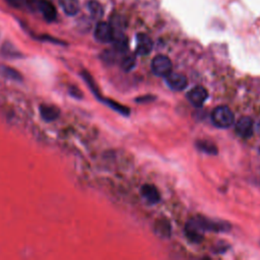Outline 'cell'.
I'll return each mask as SVG.
<instances>
[{
	"label": "cell",
	"instance_id": "1",
	"mask_svg": "<svg viewBox=\"0 0 260 260\" xmlns=\"http://www.w3.org/2000/svg\"><path fill=\"white\" fill-rule=\"evenodd\" d=\"M212 120L215 126L220 128H228L234 123V114L227 106L215 108L212 114Z\"/></svg>",
	"mask_w": 260,
	"mask_h": 260
},
{
	"label": "cell",
	"instance_id": "2",
	"mask_svg": "<svg viewBox=\"0 0 260 260\" xmlns=\"http://www.w3.org/2000/svg\"><path fill=\"white\" fill-rule=\"evenodd\" d=\"M152 69L155 76L166 77L172 72V62L167 56L158 55L152 61Z\"/></svg>",
	"mask_w": 260,
	"mask_h": 260
},
{
	"label": "cell",
	"instance_id": "3",
	"mask_svg": "<svg viewBox=\"0 0 260 260\" xmlns=\"http://www.w3.org/2000/svg\"><path fill=\"white\" fill-rule=\"evenodd\" d=\"M95 38L97 41L101 43H110L114 39V35H115V31L112 25L106 23V22H100L96 26L95 29Z\"/></svg>",
	"mask_w": 260,
	"mask_h": 260
},
{
	"label": "cell",
	"instance_id": "4",
	"mask_svg": "<svg viewBox=\"0 0 260 260\" xmlns=\"http://www.w3.org/2000/svg\"><path fill=\"white\" fill-rule=\"evenodd\" d=\"M236 133L243 138H250L254 131L253 120L249 117H242L238 120L235 126Z\"/></svg>",
	"mask_w": 260,
	"mask_h": 260
},
{
	"label": "cell",
	"instance_id": "5",
	"mask_svg": "<svg viewBox=\"0 0 260 260\" xmlns=\"http://www.w3.org/2000/svg\"><path fill=\"white\" fill-rule=\"evenodd\" d=\"M207 96H209V93H207V91L205 90V88L201 86H197L187 93V99H188V101L192 104L193 106L200 107L206 101Z\"/></svg>",
	"mask_w": 260,
	"mask_h": 260
},
{
	"label": "cell",
	"instance_id": "6",
	"mask_svg": "<svg viewBox=\"0 0 260 260\" xmlns=\"http://www.w3.org/2000/svg\"><path fill=\"white\" fill-rule=\"evenodd\" d=\"M166 80H167L168 86L174 91H182L188 85V80H187L186 76L181 74H173V72H171L166 76Z\"/></svg>",
	"mask_w": 260,
	"mask_h": 260
},
{
	"label": "cell",
	"instance_id": "7",
	"mask_svg": "<svg viewBox=\"0 0 260 260\" xmlns=\"http://www.w3.org/2000/svg\"><path fill=\"white\" fill-rule=\"evenodd\" d=\"M38 7L47 22H53L56 19V8L52 2L48 1V0H39Z\"/></svg>",
	"mask_w": 260,
	"mask_h": 260
},
{
	"label": "cell",
	"instance_id": "8",
	"mask_svg": "<svg viewBox=\"0 0 260 260\" xmlns=\"http://www.w3.org/2000/svg\"><path fill=\"white\" fill-rule=\"evenodd\" d=\"M153 49V41L152 39L144 35L139 34L138 36V45H137V52L139 55H148L151 53Z\"/></svg>",
	"mask_w": 260,
	"mask_h": 260
},
{
	"label": "cell",
	"instance_id": "9",
	"mask_svg": "<svg viewBox=\"0 0 260 260\" xmlns=\"http://www.w3.org/2000/svg\"><path fill=\"white\" fill-rule=\"evenodd\" d=\"M40 115L45 121L52 122L55 121L59 117L60 110L53 105H41Z\"/></svg>",
	"mask_w": 260,
	"mask_h": 260
},
{
	"label": "cell",
	"instance_id": "10",
	"mask_svg": "<svg viewBox=\"0 0 260 260\" xmlns=\"http://www.w3.org/2000/svg\"><path fill=\"white\" fill-rule=\"evenodd\" d=\"M59 5L63 13L69 16L76 15L79 12L78 0H59Z\"/></svg>",
	"mask_w": 260,
	"mask_h": 260
},
{
	"label": "cell",
	"instance_id": "11",
	"mask_svg": "<svg viewBox=\"0 0 260 260\" xmlns=\"http://www.w3.org/2000/svg\"><path fill=\"white\" fill-rule=\"evenodd\" d=\"M0 76H3L6 79L15 80V81H19L23 79V76L20 75V72L13 67L7 66V65H0Z\"/></svg>",
	"mask_w": 260,
	"mask_h": 260
},
{
	"label": "cell",
	"instance_id": "12",
	"mask_svg": "<svg viewBox=\"0 0 260 260\" xmlns=\"http://www.w3.org/2000/svg\"><path fill=\"white\" fill-rule=\"evenodd\" d=\"M141 194L151 203L158 202L160 199V195L158 190L152 185H144L141 188Z\"/></svg>",
	"mask_w": 260,
	"mask_h": 260
},
{
	"label": "cell",
	"instance_id": "13",
	"mask_svg": "<svg viewBox=\"0 0 260 260\" xmlns=\"http://www.w3.org/2000/svg\"><path fill=\"white\" fill-rule=\"evenodd\" d=\"M88 9L91 15L95 18L102 17L103 13H104V9L101 3H99L98 1H95V0H92V1L88 3Z\"/></svg>",
	"mask_w": 260,
	"mask_h": 260
},
{
	"label": "cell",
	"instance_id": "14",
	"mask_svg": "<svg viewBox=\"0 0 260 260\" xmlns=\"http://www.w3.org/2000/svg\"><path fill=\"white\" fill-rule=\"evenodd\" d=\"M2 54L9 57V58H18L20 54L17 52V50L12 45V44H4L2 47Z\"/></svg>",
	"mask_w": 260,
	"mask_h": 260
},
{
	"label": "cell",
	"instance_id": "15",
	"mask_svg": "<svg viewBox=\"0 0 260 260\" xmlns=\"http://www.w3.org/2000/svg\"><path fill=\"white\" fill-rule=\"evenodd\" d=\"M134 62H135V61H134V59H133L132 57H128V58H126L125 60H124V62H123V68L125 69V70H129L130 68L133 67Z\"/></svg>",
	"mask_w": 260,
	"mask_h": 260
},
{
	"label": "cell",
	"instance_id": "16",
	"mask_svg": "<svg viewBox=\"0 0 260 260\" xmlns=\"http://www.w3.org/2000/svg\"><path fill=\"white\" fill-rule=\"evenodd\" d=\"M7 1L9 3H12V4L15 5V6H19L20 4L25 3V0H7Z\"/></svg>",
	"mask_w": 260,
	"mask_h": 260
},
{
	"label": "cell",
	"instance_id": "17",
	"mask_svg": "<svg viewBox=\"0 0 260 260\" xmlns=\"http://www.w3.org/2000/svg\"><path fill=\"white\" fill-rule=\"evenodd\" d=\"M255 130H256V132L260 135V120L257 122V124H256V127H255Z\"/></svg>",
	"mask_w": 260,
	"mask_h": 260
}]
</instances>
